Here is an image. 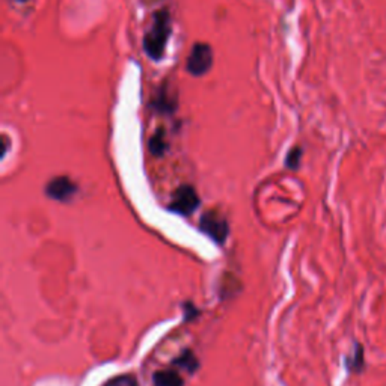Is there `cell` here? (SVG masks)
I'll return each mask as SVG.
<instances>
[{"label": "cell", "instance_id": "obj_1", "mask_svg": "<svg viewBox=\"0 0 386 386\" xmlns=\"http://www.w3.org/2000/svg\"><path fill=\"white\" fill-rule=\"evenodd\" d=\"M171 29V12L166 8L156 11L153 17V26L144 37V50L153 61H160L165 55Z\"/></svg>", "mask_w": 386, "mask_h": 386}, {"label": "cell", "instance_id": "obj_2", "mask_svg": "<svg viewBox=\"0 0 386 386\" xmlns=\"http://www.w3.org/2000/svg\"><path fill=\"white\" fill-rule=\"evenodd\" d=\"M213 65V50L205 43H196L192 47L186 68L192 75H204Z\"/></svg>", "mask_w": 386, "mask_h": 386}, {"label": "cell", "instance_id": "obj_3", "mask_svg": "<svg viewBox=\"0 0 386 386\" xmlns=\"http://www.w3.org/2000/svg\"><path fill=\"white\" fill-rule=\"evenodd\" d=\"M198 205H199V196L195 187L181 186L174 192L169 208L175 213L187 216L195 212Z\"/></svg>", "mask_w": 386, "mask_h": 386}, {"label": "cell", "instance_id": "obj_4", "mask_svg": "<svg viewBox=\"0 0 386 386\" xmlns=\"http://www.w3.org/2000/svg\"><path fill=\"white\" fill-rule=\"evenodd\" d=\"M201 230L217 243H223L226 236H228V223H226L225 217L221 213H217L216 210H210V212L201 217Z\"/></svg>", "mask_w": 386, "mask_h": 386}, {"label": "cell", "instance_id": "obj_5", "mask_svg": "<svg viewBox=\"0 0 386 386\" xmlns=\"http://www.w3.org/2000/svg\"><path fill=\"white\" fill-rule=\"evenodd\" d=\"M75 192V186L70 178L57 177L47 184V195L56 201H66L71 198Z\"/></svg>", "mask_w": 386, "mask_h": 386}, {"label": "cell", "instance_id": "obj_6", "mask_svg": "<svg viewBox=\"0 0 386 386\" xmlns=\"http://www.w3.org/2000/svg\"><path fill=\"white\" fill-rule=\"evenodd\" d=\"M177 104H178L177 97L172 95L171 88L165 83V85L157 92L154 109L157 112H162V113H172L175 109H177Z\"/></svg>", "mask_w": 386, "mask_h": 386}, {"label": "cell", "instance_id": "obj_7", "mask_svg": "<svg viewBox=\"0 0 386 386\" xmlns=\"http://www.w3.org/2000/svg\"><path fill=\"white\" fill-rule=\"evenodd\" d=\"M154 386H184L181 376L174 370L157 371L153 377Z\"/></svg>", "mask_w": 386, "mask_h": 386}, {"label": "cell", "instance_id": "obj_8", "mask_svg": "<svg viewBox=\"0 0 386 386\" xmlns=\"http://www.w3.org/2000/svg\"><path fill=\"white\" fill-rule=\"evenodd\" d=\"M149 149L154 156H162L166 149V139H165V130L158 129L156 134L149 140Z\"/></svg>", "mask_w": 386, "mask_h": 386}, {"label": "cell", "instance_id": "obj_9", "mask_svg": "<svg viewBox=\"0 0 386 386\" xmlns=\"http://www.w3.org/2000/svg\"><path fill=\"white\" fill-rule=\"evenodd\" d=\"M106 386H139L138 380L134 379L133 376L129 374H124V376H118L112 379L111 382H107Z\"/></svg>", "mask_w": 386, "mask_h": 386}, {"label": "cell", "instance_id": "obj_10", "mask_svg": "<svg viewBox=\"0 0 386 386\" xmlns=\"http://www.w3.org/2000/svg\"><path fill=\"white\" fill-rule=\"evenodd\" d=\"M300 157H302V149L299 147H295L288 153L287 160H285V165H287L288 167H291V169H296V167L299 166Z\"/></svg>", "mask_w": 386, "mask_h": 386}, {"label": "cell", "instance_id": "obj_11", "mask_svg": "<svg viewBox=\"0 0 386 386\" xmlns=\"http://www.w3.org/2000/svg\"><path fill=\"white\" fill-rule=\"evenodd\" d=\"M351 359H353V362H347L349 364V368L350 370H353V371H359L360 368H362L364 365V358H362V349L359 347L358 350V355H351Z\"/></svg>", "mask_w": 386, "mask_h": 386}, {"label": "cell", "instance_id": "obj_12", "mask_svg": "<svg viewBox=\"0 0 386 386\" xmlns=\"http://www.w3.org/2000/svg\"><path fill=\"white\" fill-rule=\"evenodd\" d=\"M17 2H28V0H17Z\"/></svg>", "mask_w": 386, "mask_h": 386}]
</instances>
